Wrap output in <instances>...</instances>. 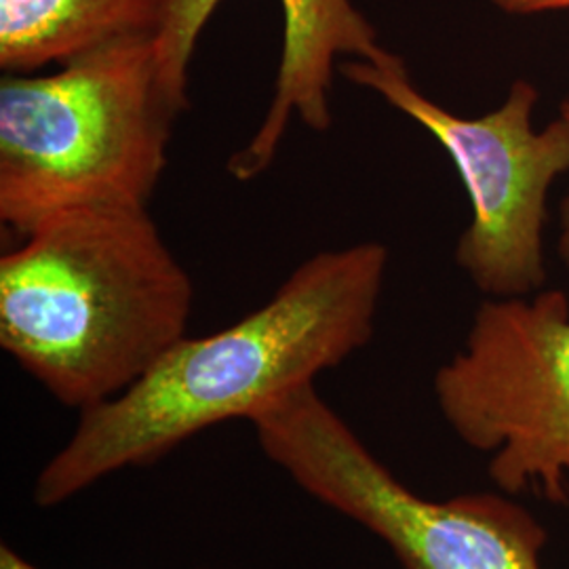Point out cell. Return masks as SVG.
<instances>
[{
    "instance_id": "cell-4",
    "label": "cell",
    "mask_w": 569,
    "mask_h": 569,
    "mask_svg": "<svg viewBox=\"0 0 569 569\" xmlns=\"http://www.w3.org/2000/svg\"><path fill=\"white\" fill-rule=\"evenodd\" d=\"M266 458L327 509L382 540L406 569H542L549 533L505 493L422 498L378 460L312 385L251 416Z\"/></svg>"
},
{
    "instance_id": "cell-10",
    "label": "cell",
    "mask_w": 569,
    "mask_h": 569,
    "mask_svg": "<svg viewBox=\"0 0 569 569\" xmlns=\"http://www.w3.org/2000/svg\"><path fill=\"white\" fill-rule=\"evenodd\" d=\"M561 119L569 122V100L561 103ZM559 256L569 270V194L561 203V237H559Z\"/></svg>"
},
{
    "instance_id": "cell-7",
    "label": "cell",
    "mask_w": 569,
    "mask_h": 569,
    "mask_svg": "<svg viewBox=\"0 0 569 569\" xmlns=\"http://www.w3.org/2000/svg\"><path fill=\"white\" fill-rule=\"evenodd\" d=\"M283 42L272 100L251 140L239 148L228 173L251 182L274 163L291 119L326 133L333 124L331 89L342 58L378 61L388 51L352 0H279ZM220 0H161L154 30V58L164 96L182 114L188 108V74L204 23Z\"/></svg>"
},
{
    "instance_id": "cell-9",
    "label": "cell",
    "mask_w": 569,
    "mask_h": 569,
    "mask_svg": "<svg viewBox=\"0 0 569 569\" xmlns=\"http://www.w3.org/2000/svg\"><path fill=\"white\" fill-rule=\"evenodd\" d=\"M502 11L509 13H542L569 9V0H491Z\"/></svg>"
},
{
    "instance_id": "cell-6",
    "label": "cell",
    "mask_w": 569,
    "mask_h": 569,
    "mask_svg": "<svg viewBox=\"0 0 569 569\" xmlns=\"http://www.w3.org/2000/svg\"><path fill=\"white\" fill-rule=\"evenodd\" d=\"M435 399L456 437L488 453L507 496L538 489L552 505L569 491V300L489 298L465 348L435 373Z\"/></svg>"
},
{
    "instance_id": "cell-5",
    "label": "cell",
    "mask_w": 569,
    "mask_h": 569,
    "mask_svg": "<svg viewBox=\"0 0 569 569\" xmlns=\"http://www.w3.org/2000/svg\"><path fill=\"white\" fill-rule=\"evenodd\" d=\"M338 70L422 124L456 164L472 207L456 262L470 281L489 298H523L542 287L547 194L569 169V122L559 117L547 129L533 131L536 87L512 82L500 108L479 119H462L428 100L403 60L390 51L378 61H340Z\"/></svg>"
},
{
    "instance_id": "cell-3",
    "label": "cell",
    "mask_w": 569,
    "mask_h": 569,
    "mask_svg": "<svg viewBox=\"0 0 569 569\" xmlns=\"http://www.w3.org/2000/svg\"><path fill=\"white\" fill-rule=\"evenodd\" d=\"M180 112L164 96L154 34H133L0 81V222L26 237L87 207H148Z\"/></svg>"
},
{
    "instance_id": "cell-1",
    "label": "cell",
    "mask_w": 569,
    "mask_h": 569,
    "mask_svg": "<svg viewBox=\"0 0 569 569\" xmlns=\"http://www.w3.org/2000/svg\"><path fill=\"white\" fill-rule=\"evenodd\" d=\"M388 249H327L298 266L239 323L182 338L140 382L82 411L41 468L34 502L66 505L124 468L150 467L207 428L266 406L366 348L387 279Z\"/></svg>"
},
{
    "instance_id": "cell-11",
    "label": "cell",
    "mask_w": 569,
    "mask_h": 569,
    "mask_svg": "<svg viewBox=\"0 0 569 569\" xmlns=\"http://www.w3.org/2000/svg\"><path fill=\"white\" fill-rule=\"evenodd\" d=\"M0 569H42L9 545L0 547Z\"/></svg>"
},
{
    "instance_id": "cell-8",
    "label": "cell",
    "mask_w": 569,
    "mask_h": 569,
    "mask_svg": "<svg viewBox=\"0 0 569 569\" xmlns=\"http://www.w3.org/2000/svg\"><path fill=\"white\" fill-rule=\"evenodd\" d=\"M161 0H0V68L39 72L103 42L154 34Z\"/></svg>"
},
{
    "instance_id": "cell-2",
    "label": "cell",
    "mask_w": 569,
    "mask_h": 569,
    "mask_svg": "<svg viewBox=\"0 0 569 569\" xmlns=\"http://www.w3.org/2000/svg\"><path fill=\"white\" fill-rule=\"evenodd\" d=\"M0 258V346L79 413L117 399L186 338L194 284L148 207L47 218Z\"/></svg>"
}]
</instances>
